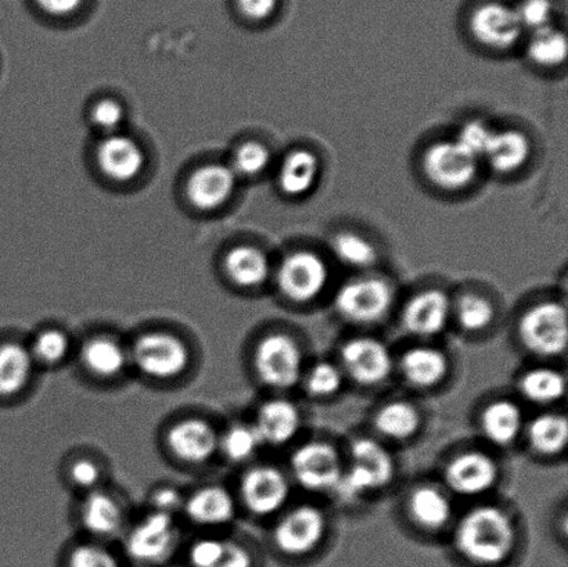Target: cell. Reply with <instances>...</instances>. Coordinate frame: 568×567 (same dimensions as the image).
<instances>
[{"instance_id": "obj_19", "label": "cell", "mask_w": 568, "mask_h": 567, "mask_svg": "<svg viewBox=\"0 0 568 567\" xmlns=\"http://www.w3.org/2000/svg\"><path fill=\"white\" fill-rule=\"evenodd\" d=\"M450 308L449 297L443 291L417 293L403 311L405 331L417 337L436 336L447 326Z\"/></svg>"}, {"instance_id": "obj_9", "label": "cell", "mask_w": 568, "mask_h": 567, "mask_svg": "<svg viewBox=\"0 0 568 567\" xmlns=\"http://www.w3.org/2000/svg\"><path fill=\"white\" fill-rule=\"evenodd\" d=\"M303 363L298 343L284 333L265 336L255 350L254 365L260 381L281 391L297 385Z\"/></svg>"}, {"instance_id": "obj_47", "label": "cell", "mask_w": 568, "mask_h": 567, "mask_svg": "<svg viewBox=\"0 0 568 567\" xmlns=\"http://www.w3.org/2000/svg\"><path fill=\"white\" fill-rule=\"evenodd\" d=\"M42 14L53 20H67L83 8L85 0H32Z\"/></svg>"}, {"instance_id": "obj_4", "label": "cell", "mask_w": 568, "mask_h": 567, "mask_svg": "<svg viewBox=\"0 0 568 567\" xmlns=\"http://www.w3.org/2000/svg\"><path fill=\"white\" fill-rule=\"evenodd\" d=\"M93 160L99 174L116 186L131 185L148 166L146 149L126 131L99 138Z\"/></svg>"}, {"instance_id": "obj_38", "label": "cell", "mask_w": 568, "mask_h": 567, "mask_svg": "<svg viewBox=\"0 0 568 567\" xmlns=\"http://www.w3.org/2000/svg\"><path fill=\"white\" fill-rule=\"evenodd\" d=\"M263 446L253 425H233L220 436V449L233 463H244Z\"/></svg>"}, {"instance_id": "obj_14", "label": "cell", "mask_w": 568, "mask_h": 567, "mask_svg": "<svg viewBox=\"0 0 568 567\" xmlns=\"http://www.w3.org/2000/svg\"><path fill=\"white\" fill-rule=\"evenodd\" d=\"M342 361L345 372L362 386H376L393 371L392 353L375 337H355L344 344Z\"/></svg>"}, {"instance_id": "obj_18", "label": "cell", "mask_w": 568, "mask_h": 567, "mask_svg": "<svg viewBox=\"0 0 568 567\" xmlns=\"http://www.w3.org/2000/svg\"><path fill=\"white\" fill-rule=\"evenodd\" d=\"M498 466L480 452L459 454L445 469V482L459 496L476 497L491 490L498 480Z\"/></svg>"}, {"instance_id": "obj_50", "label": "cell", "mask_w": 568, "mask_h": 567, "mask_svg": "<svg viewBox=\"0 0 568 567\" xmlns=\"http://www.w3.org/2000/svg\"><path fill=\"white\" fill-rule=\"evenodd\" d=\"M154 510H159V513L169 514L174 516L178 509L183 508V502L181 494L175 490V488H160L158 493L154 494Z\"/></svg>"}, {"instance_id": "obj_44", "label": "cell", "mask_w": 568, "mask_h": 567, "mask_svg": "<svg viewBox=\"0 0 568 567\" xmlns=\"http://www.w3.org/2000/svg\"><path fill=\"white\" fill-rule=\"evenodd\" d=\"M69 567H120V564L108 548L97 544H82L72 549Z\"/></svg>"}, {"instance_id": "obj_3", "label": "cell", "mask_w": 568, "mask_h": 567, "mask_svg": "<svg viewBox=\"0 0 568 567\" xmlns=\"http://www.w3.org/2000/svg\"><path fill=\"white\" fill-rule=\"evenodd\" d=\"M128 353L136 369L152 379H175L185 374L191 364L187 344L170 332L143 333Z\"/></svg>"}, {"instance_id": "obj_34", "label": "cell", "mask_w": 568, "mask_h": 567, "mask_svg": "<svg viewBox=\"0 0 568 567\" xmlns=\"http://www.w3.org/2000/svg\"><path fill=\"white\" fill-rule=\"evenodd\" d=\"M568 53L567 38L564 32L549 27L547 30L531 33L527 43V58L534 64L559 67L565 63Z\"/></svg>"}, {"instance_id": "obj_20", "label": "cell", "mask_w": 568, "mask_h": 567, "mask_svg": "<svg viewBox=\"0 0 568 567\" xmlns=\"http://www.w3.org/2000/svg\"><path fill=\"white\" fill-rule=\"evenodd\" d=\"M222 266L227 280L241 288L263 286L271 275L268 255L253 244H237L227 250Z\"/></svg>"}, {"instance_id": "obj_41", "label": "cell", "mask_w": 568, "mask_h": 567, "mask_svg": "<svg viewBox=\"0 0 568 567\" xmlns=\"http://www.w3.org/2000/svg\"><path fill=\"white\" fill-rule=\"evenodd\" d=\"M343 372L338 366L326 363H317L312 366L308 375H306V392L312 397L326 398L334 396L343 386Z\"/></svg>"}, {"instance_id": "obj_23", "label": "cell", "mask_w": 568, "mask_h": 567, "mask_svg": "<svg viewBox=\"0 0 568 567\" xmlns=\"http://www.w3.org/2000/svg\"><path fill=\"white\" fill-rule=\"evenodd\" d=\"M320 175V158L311 150L295 149L286 154L277 170V189L286 198L305 196L315 188Z\"/></svg>"}, {"instance_id": "obj_8", "label": "cell", "mask_w": 568, "mask_h": 567, "mask_svg": "<svg viewBox=\"0 0 568 567\" xmlns=\"http://www.w3.org/2000/svg\"><path fill=\"white\" fill-rule=\"evenodd\" d=\"M393 288L381 277L366 276L345 283L334 297V307L351 324H375L387 315Z\"/></svg>"}, {"instance_id": "obj_39", "label": "cell", "mask_w": 568, "mask_h": 567, "mask_svg": "<svg viewBox=\"0 0 568 567\" xmlns=\"http://www.w3.org/2000/svg\"><path fill=\"white\" fill-rule=\"evenodd\" d=\"M494 307L487 298L478 294H466L456 307L459 325L467 332H481L494 320Z\"/></svg>"}, {"instance_id": "obj_25", "label": "cell", "mask_w": 568, "mask_h": 567, "mask_svg": "<svg viewBox=\"0 0 568 567\" xmlns=\"http://www.w3.org/2000/svg\"><path fill=\"white\" fill-rule=\"evenodd\" d=\"M80 360L89 374L113 379L126 368L130 353L113 337L93 336L82 344Z\"/></svg>"}, {"instance_id": "obj_46", "label": "cell", "mask_w": 568, "mask_h": 567, "mask_svg": "<svg viewBox=\"0 0 568 567\" xmlns=\"http://www.w3.org/2000/svg\"><path fill=\"white\" fill-rule=\"evenodd\" d=\"M239 14L253 22H263L274 17L280 0H235Z\"/></svg>"}, {"instance_id": "obj_28", "label": "cell", "mask_w": 568, "mask_h": 567, "mask_svg": "<svg viewBox=\"0 0 568 567\" xmlns=\"http://www.w3.org/2000/svg\"><path fill=\"white\" fill-rule=\"evenodd\" d=\"M400 371L412 386L434 387L448 374V360L437 348L414 347L403 355Z\"/></svg>"}, {"instance_id": "obj_33", "label": "cell", "mask_w": 568, "mask_h": 567, "mask_svg": "<svg viewBox=\"0 0 568 567\" xmlns=\"http://www.w3.org/2000/svg\"><path fill=\"white\" fill-rule=\"evenodd\" d=\"M520 392L528 402L552 404L564 398L566 379L560 372L550 368L528 371L520 379Z\"/></svg>"}, {"instance_id": "obj_22", "label": "cell", "mask_w": 568, "mask_h": 567, "mask_svg": "<svg viewBox=\"0 0 568 567\" xmlns=\"http://www.w3.org/2000/svg\"><path fill=\"white\" fill-rule=\"evenodd\" d=\"M532 144L525 132L505 130L493 132L483 160L495 174L510 175L523 169L531 158Z\"/></svg>"}, {"instance_id": "obj_27", "label": "cell", "mask_w": 568, "mask_h": 567, "mask_svg": "<svg viewBox=\"0 0 568 567\" xmlns=\"http://www.w3.org/2000/svg\"><path fill=\"white\" fill-rule=\"evenodd\" d=\"M33 360L30 347L19 342L0 344V397L20 394L31 382Z\"/></svg>"}, {"instance_id": "obj_32", "label": "cell", "mask_w": 568, "mask_h": 567, "mask_svg": "<svg viewBox=\"0 0 568 567\" xmlns=\"http://www.w3.org/2000/svg\"><path fill=\"white\" fill-rule=\"evenodd\" d=\"M528 442L534 452L556 455L565 452L568 441V424L564 415L544 414L528 426Z\"/></svg>"}, {"instance_id": "obj_40", "label": "cell", "mask_w": 568, "mask_h": 567, "mask_svg": "<svg viewBox=\"0 0 568 567\" xmlns=\"http://www.w3.org/2000/svg\"><path fill=\"white\" fill-rule=\"evenodd\" d=\"M33 360L39 363L55 365L60 364L70 352V341L63 331L47 330L38 333L31 344Z\"/></svg>"}, {"instance_id": "obj_16", "label": "cell", "mask_w": 568, "mask_h": 567, "mask_svg": "<svg viewBox=\"0 0 568 567\" xmlns=\"http://www.w3.org/2000/svg\"><path fill=\"white\" fill-rule=\"evenodd\" d=\"M241 494L250 513L268 516L287 503L290 485L286 475L271 465H260L243 476Z\"/></svg>"}, {"instance_id": "obj_13", "label": "cell", "mask_w": 568, "mask_h": 567, "mask_svg": "<svg viewBox=\"0 0 568 567\" xmlns=\"http://www.w3.org/2000/svg\"><path fill=\"white\" fill-rule=\"evenodd\" d=\"M469 26L476 41L494 50L516 47L525 33L516 9L498 2L478 6L470 16Z\"/></svg>"}, {"instance_id": "obj_43", "label": "cell", "mask_w": 568, "mask_h": 567, "mask_svg": "<svg viewBox=\"0 0 568 567\" xmlns=\"http://www.w3.org/2000/svg\"><path fill=\"white\" fill-rule=\"evenodd\" d=\"M493 132L494 131L489 130L483 121H467L466 124L460 128L455 142L458 143L467 154H470L471 158L480 161L483 160L484 154H486Z\"/></svg>"}, {"instance_id": "obj_42", "label": "cell", "mask_w": 568, "mask_h": 567, "mask_svg": "<svg viewBox=\"0 0 568 567\" xmlns=\"http://www.w3.org/2000/svg\"><path fill=\"white\" fill-rule=\"evenodd\" d=\"M516 13L519 16L525 32L534 33L554 27L555 6L552 0H523L517 6Z\"/></svg>"}, {"instance_id": "obj_37", "label": "cell", "mask_w": 568, "mask_h": 567, "mask_svg": "<svg viewBox=\"0 0 568 567\" xmlns=\"http://www.w3.org/2000/svg\"><path fill=\"white\" fill-rule=\"evenodd\" d=\"M88 120L92 130L99 138L124 132L128 121V111L121 100L110 97L94 100L88 111Z\"/></svg>"}, {"instance_id": "obj_45", "label": "cell", "mask_w": 568, "mask_h": 567, "mask_svg": "<svg viewBox=\"0 0 568 567\" xmlns=\"http://www.w3.org/2000/svg\"><path fill=\"white\" fill-rule=\"evenodd\" d=\"M225 540L221 538H200L189 549V564L192 567H214L224 551Z\"/></svg>"}, {"instance_id": "obj_49", "label": "cell", "mask_w": 568, "mask_h": 567, "mask_svg": "<svg viewBox=\"0 0 568 567\" xmlns=\"http://www.w3.org/2000/svg\"><path fill=\"white\" fill-rule=\"evenodd\" d=\"M253 555L241 543L225 540L224 551L214 567H253Z\"/></svg>"}, {"instance_id": "obj_30", "label": "cell", "mask_w": 568, "mask_h": 567, "mask_svg": "<svg viewBox=\"0 0 568 567\" xmlns=\"http://www.w3.org/2000/svg\"><path fill=\"white\" fill-rule=\"evenodd\" d=\"M408 508L412 519L427 530L442 529L453 516L447 494L433 486L416 488L410 494Z\"/></svg>"}, {"instance_id": "obj_2", "label": "cell", "mask_w": 568, "mask_h": 567, "mask_svg": "<svg viewBox=\"0 0 568 567\" xmlns=\"http://www.w3.org/2000/svg\"><path fill=\"white\" fill-rule=\"evenodd\" d=\"M349 465L343 469L334 493L345 503L381 490L393 480L394 463L386 448L369 438H359L351 446Z\"/></svg>"}, {"instance_id": "obj_36", "label": "cell", "mask_w": 568, "mask_h": 567, "mask_svg": "<svg viewBox=\"0 0 568 567\" xmlns=\"http://www.w3.org/2000/svg\"><path fill=\"white\" fill-rule=\"evenodd\" d=\"M272 161L271 150L258 141H244L236 144L226 161L239 180H250L263 175Z\"/></svg>"}, {"instance_id": "obj_17", "label": "cell", "mask_w": 568, "mask_h": 567, "mask_svg": "<svg viewBox=\"0 0 568 567\" xmlns=\"http://www.w3.org/2000/svg\"><path fill=\"white\" fill-rule=\"evenodd\" d=\"M166 446L182 463L203 465L214 458L220 449V435L210 422L186 418L170 427Z\"/></svg>"}, {"instance_id": "obj_10", "label": "cell", "mask_w": 568, "mask_h": 567, "mask_svg": "<svg viewBox=\"0 0 568 567\" xmlns=\"http://www.w3.org/2000/svg\"><path fill=\"white\" fill-rule=\"evenodd\" d=\"M480 161L471 158L455 141L430 144L423 154V172L434 186L444 191H460L476 180Z\"/></svg>"}, {"instance_id": "obj_6", "label": "cell", "mask_w": 568, "mask_h": 567, "mask_svg": "<svg viewBox=\"0 0 568 567\" xmlns=\"http://www.w3.org/2000/svg\"><path fill=\"white\" fill-rule=\"evenodd\" d=\"M241 180L225 161H210L194 166L183 185V194L193 210L213 214L225 209L237 191Z\"/></svg>"}, {"instance_id": "obj_15", "label": "cell", "mask_w": 568, "mask_h": 567, "mask_svg": "<svg viewBox=\"0 0 568 567\" xmlns=\"http://www.w3.org/2000/svg\"><path fill=\"white\" fill-rule=\"evenodd\" d=\"M325 533L326 519L321 509L304 505L284 516L276 526L274 538L282 553L298 557L320 546Z\"/></svg>"}, {"instance_id": "obj_26", "label": "cell", "mask_w": 568, "mask_h": 567, "mask_svg": "<svg viewBox=\"0 0 568 567\" xmlns=\"http://www.w3.org/2000/svg\"><path fill=\"white\" fill-rule=\"evenodd\" d=\"M80 518L82 526L91 535L113 537L124 526V509L110 494L93 490L83 499Z\"/></svg>"}, {"instance_id": "obj_1", "label": "cell", "mask_w": 568, "mask_h": 567, "mask_svg": "<svg viewBox=\"0 0 568 567\" xmlns=\"http://www.w3.org/2000/svg\"><path fill=\"white\" fill-rule=\"evenodd\" d=\"M515 527L503 509L483 505L467 513L455 533V546L478 565L504 563L515 547Z\"/></svg>"}, {"instance_id": "obj_24", "label": "cell", "mask_w": 568, "mask_h": 567, "mask_svg": "<svg viewBox=\"0 0 568 567\" xmlns=\"http://www.w3.org/2000/svg\"><path fill=\"white\" fill-rule=\"evenodd\" d=\"M183 510L193 524L215 527L230 524L236 514V505L225 487L205 486L185 499Z\"/></svg>"}, {"instance_id": "obj_35", "label": "cell", "mask_w": 568, "mask_h": 567, "mask_svg": "<svg viewBox=\"0 0 568 567\" xmlns=\"http://www.w3.org/2000/svg\"><path fill=\"white\" fill-rule=\"evenodd\" d=\"M332 252L339 263L349 269L367 270L376 264L377 250L371 241L354 232H342L333 237Z\"/></svg>"}, {"instance_id": "obj_31", "label": "cell", "mask_w": 568, "mask_h": 567, "mask_svg": "<svg viewBox=\"0 0 568 567\" xmlns=\"http://www.w3.org/2000/svg\"><path fill=\"white\" fill-rule=\"evenodd\" d=\"M420 422L419 411L414 405L406 402H393L378 409L375 426L384 437L404 442L416 435Z\"/></svg>"}, {"instance_id": "obj_7", "label": "cell", "mask_w": 568, "mask_h": 567, "mask_svg": "<svg viewBox=\"0 0 568 567\" xmlns=\"http://www.w3.org/2000/svg\"><path fill=\"white\" fill-rule=\"evenodd\" d=\"M519 333L528 352L539 357L564 354L568 341L567 311L555 302L534 305L521 316Z\"/></svg>"}, {"instance_id": "obj_29", "label": "cell", "mask_w": 568, "mask_h": 567, "mask_svg": "<svg viewBox=\"0 0 568 567\" xmlns=\"http://www.w3.org/2000/svg\"><path fill=\"white\" fill-rule=\"evenodd\" d=\"M525 425L523 413L514 402L498 399L489 404L481 415V429L484 436L495 446H509L519 437Z\"/></svg>"}, {"instance_id": "obj_5", "label": "cell", "mask_w": 568, "mask_h": 567, "mask_svg": "<svg viewBox=\"0 0 568 567\" xmlns=\"http://www.w3.org/2000/svg\"><path fill=\"white\" fill-rule=\"evenodd\" d=\"M178 538L174 516L153 510L128 531L125 551L139 565H163L174 554Z\"/></svg>"}, {"instance_id": "obj_48", "label": "cell", "mask_w": 568, "mask_h": 567, "mask_svg": "<svg viewBox=\"0 0 568 567\" xmlns=\"http://www.w3.org/2000/svg\"><path fill=\"white\" fill-rule=\"evenodd\" d=\"M70 477L75 486L93 490L99 485L102 470L99 465L91 459L81 458L77 459L70 468Z\"/></svg>"}, {"instance_id": "obj_12", "label": "cell", "mask_w": 568, "mask_h": 567, "mask_svg": "<svg viewBox=\"0 0 568 567\" xmlns=\"http://www.w3.org/2000/svg\"><path fill=\"white\" fill-rule=\"evenodd\" d=\"M343 469L336 448L327 443H306L292 457L294 479L308 492H333Z\"/></svg>"}, {"instance_id": "obj_11", "label": "cell", "mask_w": 568, "mask_h": 567, "mask_svg": "<svg viewBox=\"0 0 568 567\" xmlns=\"http://www.w3.org/2000/svg\"><path fill=\"white\" fill-rule=\"evenodd\" d=\"M328 281V269L314 252L303 250L284 257L276 272V283L284 297L294 303H306L315 300L325 291Z\"/></svg>"}, {"instance_id": "obj_21", "label": "cell", "mask_w": 568, "mask_h": 567, "mask_svg": "<svg viewBox=\"0 0 568 567\" xmlns=\"http://www.w3.org/2000/svg\"><path fill=\"white\" fill-rule=\"evenodd\" d=\"M253 426L263 446H284L297 436L301 427L300 411L287 399H271L261 405Z\"/></svg>"}]
</instances>
